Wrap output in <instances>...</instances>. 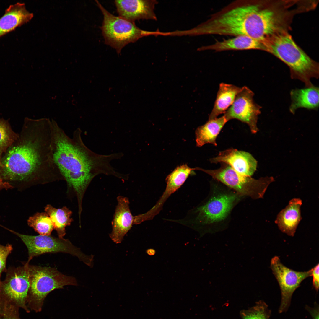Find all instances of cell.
Instances as JSON below:
<instances>
[{
  "mask_svg": "<svg viewBox=\"0 0 319 319\" xmlns=\"http://www.w3.org/2000/svg\"><path fill=\"white\" fill-rule=\"evenodd\" d=\"M52 143L51 121L25 118L18 138L2 157L3 180L13 186L64 180L54 160Z\"/></svg>",
  "mask_w": 319,
  "mask_h": 319,
  "instance_id": "cell-1",
  "label": "cell"
},
{
  "mask_svg": "<svg viewBox=\"0 0 319 319\" xmlns=\"http://www.w3.org/2000/svg\"><path fill=\"white\" fill-rule=\"evenodd\" d=\"M51 124L54 160L66 182L68 189L76 193L78 213L81 214L84 195L96 176L103 174L123 178V174L117 172L110 164L113 160L121 158L123 154L106 155L96 153L84 144L79 128L74 131L71 138L55 121H51Z\"/></svg>",
  "mask_w": 319,
  "mask_h": 319,
  "instance_id": "cell-2",
  "label": "cell"
},
{
  "mask_svg": "<svg viewBox=\"0 0 319 319\" xmlns=\"http://www.w3.org/2000/svg\"><path fill=\"white\" fill-rule=\"evenodd\" d=\"M265 49L289 68L291 78L303 82L305 87L313 85L311 79L319 77L318 64L312 60L286 33L275 34L263 43Z\"/></svg>",
  "mask_w": 319,
  "mask_h": 319,
  "instance_id": "cell-3",
  "label": "cell"
},
{
  "mask_svg": "<svg viewBox=\"0 0 319 319\" xmlns=\"http://www.w3.org/2000/svg\"><path fill=\"white\" fill-rule=\"evenodd\" d=\"M242 196L231 190L215 189L186 216L175 221L196 229L209 228L224 222Z\"/></svg>",
  "mask_w": 319,
  "mask_h": 319,
  "instance_id": "cell-4",
  "label": "cell"
},
{
  "mask_svg": "<svg viewBox=\"0 0 319 319\" xmlns=\"http://www.w3.org/2000/svg\"><path fill=\"white\" fill-rule=\"evenodd\" d=\"M30 286L27 300L29 310L40 312L47 295L64 286L77 285L76 279L66 276L54 268L29 265Z\"/></svg>",
  "mask_w": 319,
  "mask_h": 319,
  "instance_id": "cell-5",
  "label": "cell"
},
{
  "mask_svg": "<svg viewBox=\"0 0 319 319\" xmlns=\"http://www.w3.org/2000/svg\"><path fill=\"white\" fill-rule=\"evenodd\" d=\"M95 1L103 15L101 29L105 43L115 49L118 54L127 45L135 42L143 37L158 36L159 31L142 30L137 27L134 22L113 15L98 1Z\"/></svg>",
  "mask_w": 319,
  "mask_h": 319,
  "instance_id": "cell-6",
  "label": "cell"
},
{
  "mask_svg": "<svg viewBox=\"0 0 319 319\" xmlns=\"http://www.w3.org/2000/svg\"><path fill=\"white\" fill-rule=\"evenodd\" d=\"M221 167L214 170L198 167L214 179L222 183L241 196H249L253 199L263 198L269 185L274 181L272 177L256 179L242 175L230 165L221 163Z\"/></svg>",
  "mask_w": 319,
  "mask_h": 319,
  "instance_id": "cell-7",
  "label": "cell"
},
{
  "mask_svg": "<svg viewBox=\"0 0 319 319\" xmlns=\"http://www.w3.org/2000/svg\"><path fill=\"white\" fill-rule=\"evenodd\" d=\"M10 231L18 236L27 247L28 255V261H30L34 257L44 253L62 252L77 257L90 267L93 266V255L85 254L68 239L56 237L51 235H28Z\"/></svg>",
  "mask_w": 319,
  "mask_h": 319,
  "instance_id": "cell-8",
  "label": "cell"
},
{
  "mask_svg": "<svg viewBox=\"0 0 319 319\" xmlns=\"http://www.w3.org/2000/svg\"><path fill=\"white\" fill-rule=\"evenodd\" d=\"M29 262L27 261L22 266L7 269L0 288V295L7 307L22 308L27 313L30 312L26 305L30 286Z\"/></svg>",
  "mask_w": 319,
  "mask_h": 319,
  "instance_id": "cell-9",
  "label": "cell"
},
{
  "mask_svg": "<svg viewBox=\"0 0 319 319\" xmlns=\"http://www.w3.org/2000/svg\"><path fill=\"white\" fill-rule=\"evenodd\" d=\"M270 262V268L281 290V301L278 312L281 313L288 310L293 294L301 283L311 276L312 269L303 272L295 271L285 266L277 256L272 258Z\"/></svg>",
  "mask_w": 319,
  "mask_h": 319,
  "instance_id": "cell-10",
  "label": "cell"
},
{
  "mask_svg": "<svg viewBox=\"0 0 319 319\" xmlns=\"http://www.w3.org/2000/svg\"><path fill=\"white\" fill-rule=\"evenodd\" d=\"M254 95L253 92L247 86L241 87L233 104L224 115L227 121L236 119L247 124L253 134L256 133L258 131L257 122L262 108L254 102Z\"/></svg>",
  "mask_w": 319,
  "mask_h": 319,
  "instance_id": "cell-11",
  "label": "cell"
},
{
  "mask_svg": "<svg viewBox=\"0 0 319 319\" xmlns=\"http://www.w3.org/2000/svg\"><path fill=\"white\" fill-rule=\"evenodd\" d=\"M155 0H115L114 3L119 17L134 22L141 19L157 20L154 12Z\"/></svg>",
  "mask_w": 319,
  "mask_h": 319,
  "instance_id": "cell-12",
  "label": "cell"
},
{
  "mask_svg": "<svg viewBox=\"0 0 319 319\" xmlns=\"http://www.w3.org/2000/svg\"><path fill=\"white\" fill-rule=\"evenodd\" d=\"M210 161L211 163L226 164L239 173L250 177L255 171L257 165V161L251 154L232 148L220 152Z\"/></svg>",
  "mask_w": 319,
  "mask_h": 319,
  "instance_id": "cell-13",
  "label": "cell"
},
{
  "mask_svg": "<svg viewBox=\"0 0 319 319\" xmlns=\"http://www.w3.org/2000/svg\"><path fill=\"white\" fill-rule=\"evenodd\" d=\"M112 222V230L109 236L116 244L121 243L133 225L134 217L131 212L129 201L126 197L118 196Z\"/></svg>",
  "mask_w": 319,
  "mask_h": 319,
  "instance_id": "cell-14",
  "label": "cell"
},
{
  "mask_svg": "<svg viewBox=\"0 0 319 319\" xmlns=\"http://www.w3.org/2000/svg\"><path fill=\"white\" fill-rule=\"evenodd\" d=\"M33 16V14L26 9L24 3L10 5L0 18V37L27 23Z\"/></svg>",
  "mask_w": 319,
  "mask_h": 319,
  "instance_id": "cell-15",
  "label": "cell"
},
{
  "mask_svg": "<svg viewBox=\"0 0 319 319\" xmlns=\"http://www.w3.org/2000/svg\"><path fill=\"white\" fill-rule=\"evenodd\" d=\"M302 200L294 198L278 214L275 223L279 229L288 235L293 237L302 219L300 208Z\"/></svg>",
  "mask_w": 319,
  "mask_h": 319,
  "instance_id": "cell-16",
  "label": "cell"
},
{
  "mask_svg": "<svg viewBox=\"0 0 319 319\" xmlns=\"http://www.w3.org/2000/svg\"><path fill=\"white\" fill-rule=\"evenodd\" d=\"M251 49L265 50V48L262 42L248 36L240 35L221 41H217L212 44L203 46L198 48L197 50L220 52L228 50Z\"/></svg>",
  "mask_w": 319,
  "mask_h": 319,
  "instance_id": "cell-17",
  "label": "cell"
},
{
  "mask_svg": "<svg viewBox=\"0 0 319 319\" xmlns=\"http://www.w3.org/2000/svg\"><path fill=\"white\" fill-rule=\"evenodd\" d=\"M319 88L313 85L310 87L292 89L290 92L291 103L290 112L294 114L300 108L317 110L319 102Z\"/></svg>",
  "mask_w": 319,
  "mask_h": 319,
  "instance_id": "cell-18",
  "label": "cell"
},
{
  "mask_svg": "<svg viewBox=\"0 0 319 319\" xmlns=\"http://www.w3.org/2000/svg\"><path fill=\"white\" fill-rule=\"evenodd\" d=\"M241 88L232 84L221 83L209 120L217 118L219 115L224 113L233 104Z\"/></svg>",
  "mask_w": 319,
  "mask_h": 319,
  "instance_id": "cell-19",
  "label": "cell"
},
{
  "mask_svg": "<svg viewBox=\"0 0 319 319\" xmlns=\"http://www.w3.org/2000/svg\"><path fill=\"white\" fill-rule=\"evenodd\" d=\"M227 121L223 115L218 118L209 120L204 124L198 128L195 131L197 146L201 147L207 143L217 146L216 138Z\"/></svg>",
  "mask_w": 319,
  "mask_h": 319,
  "instance_id": "cell-20",
  "label": "cell"
},
{
  "mask_svg": "<svg viewBox=\"0 0 319 319\" xmlns=\"http://www.w3.org/2000/svg\"><path fill=\"white\" fill-rule=\"evenodd\" d=\"M45 211L51 219L58 237L63 238L66 234V227L73 221L72 211L66 206L57 209L50 204L45 207Z\"/></svg>",
  "mask_w": 319,
  "mask_h": 319,
  "instance_id": "cell-21",
  "label": "cell"
},
{
  "mask_svg": "<svg viewBox=\"0 0 319 319\" xmlns=\"http://www.w3.org/2000/svg\"><path fill=\"white\" fill-rule=\"evenodd\" d=\"M27 222L28 225L40 235H50L54 229L51 219L45 212L35 214L29 218Z\"/></svg>",
  "mask_w": 319,
  "mask_h": 319,
  "instance_id": "cell-22",
  "label": "cell"
},
{
  "mask_svg": "<svg viewBox=\"0 0 319 319\" xmlns=\"http://www.w3.org/2000/svg\"><path fill=\"white\" fill-rule=\"evenodd\" d=\"M18 136L7 120L0 118V162L4 153Z\"/></svg>",
  "mask_w": 319,
  "mask_h": 319,
  "instance_id": "cell-23",
  "label": "cell"
},
{
  "mask_svg": "<svg viewBox=\"0 0 319 319\" xmlns=\"http://www.w3.org/2000/svg\"><path fill=\"white\" fill-rule=\"evenodd\" d=\"M271 310L263 301L260 300L250 309L243 311L242 319H271Z\"/></svg>",
  "mask_w": 319,
  "mask_h": 319,
  "instance_id": "cell-24",
  "label": "cell"
},
{
  "mask_svg": "<svg viewBox=\"0 0 319 319\" xmlns=\"http://www.w3.org/2000/svg\"><path fill=\"white\" fill-rule=\"evenodd\" d=\"M13 249L11 244L8 243L4 246L0 244V288L1 283L0 278L1 274L2 272H6L7 270L6 268V259Z\"/></svg>",
  "mask_w": 319,
  "mask_h": 319,
  "instance_id": "cell-25",
  "label": "cell"
},
{
  "mask_svg": "<svg viewBox=\"0 0 319 319\" xmlns=\"http://www.w3.org/2000/svg\"><path fill=\"white\" fill-rule=\"evenodd\" d=\"M19 310L13 307L7 308L3 313L0 315V319H21Z\"/></svg>",
  "mask_w": 319,
  "mask_h": 319,
  "instance_id": "cell-26",
  "label": "cell"
},
{
  "mask_svg": "<svg viewBox=\"0 0 319 319\" xmlns=\"http://www.w3.org/2000/svg\"><path fill=\"white\" fill-rule=\"evenodd\" d=\"M319 263L316 265L314 267L311 268V276L313 278V285L315 290L318 292L319 287Z\"/></svg>",
  "mask_w": 319,
  "mask_h": 319,
  "instance_id": "cell-27",
  "label": "cell"
},
{
  "mask_svg": "<svg viewBox=\"0 0 319 319\" xmlns=\"http://www.w3.org/2000/svg\"><path fill=\"white\" fill-rule=\"evenodd\" d=\"M305 308L309 313L312 319H319V305L316 302H314L313 307L306 305Z\"/></svg>",
  "mask_w": 319,
  "mask_h": 319,
  "instance_id": "cell-28",
  "label": "cell"
},
{
  "mask_svg": "<svg viewBox=\"0 0 319 319\" xmlns=\"http://www.w3.org/2000/svg\"><path fill=\"white\" fill-rule=\"evenodd\" d=\"M13 188V186L9 183L4 181L0 175V191L3 189H8Z\"/></svg>",
  "mask_w": 319,
  "mask_h": 319,
  "instance_id": "cell-29",
  "label": "cell"
},
{
  "mask_svg": "<svg viewBox=\"0 0 319 319\" xmlns=\"http://www.w3.org/2000/svg\"><path fill=\"white\" fill-rule=\"evenodd\" d=\"M6 309V304L0 295V315L3 313Z\"/></svg>",
  "mask_w": 319,
  "mask_h": 319,
  "instance_id": "cell-30",
  "label": "cell"
},
{
  "mask_svg": "<svg viewBox=\"0 0 319 319\" xmlns=\"http://www.w3.org/2000/svg\"><path fill=\"white\" fill-rule=\"evenodd\" d=\"M146 252L148 255L151 256L154 255L156 253L155 250L152 248L148 249L147 250Z\"/></svg>",
  "mask_w": 319,
  "mask_h": 319,
  "instance_id": "cell-31",
  "label": "cell"
}]
</instances>
